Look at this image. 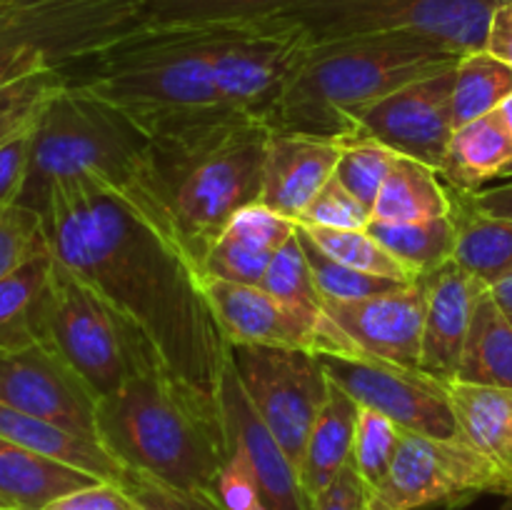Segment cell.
Here are the masks:
<instances>
[{
	"instance_id": "cell-1",
	"label": "cell",
	"mask_w": 512,
	"mask_h": 510,
	"mask_svg": "<svg viewBox=\"0 0 512 510\" xmlns=\"http://www.w3.org/2000/svg\"><path fill=\"white\" fill-rule=\"evenodd\" d=\"M55 260L123 315L180 383L218 400L230 343L190 260L163 215L135 188L95 173L63 178L43 208Z\"/></svg>"
},
{
	"instance_id": "cell-2",
	"label": "cell",
	"mask_w": 512,
	"mask_h": 510,
	"mask_svg": "<svg viewBox=\"0 0 512 510\" xmlns=\"http://www.w3.org/2000/svg\"><path fill=\"white\" fill-rule=\"evenodd\" d=\"M270 128L263 118L233 113L178 133L150 138L135 188L203 270L225 225L260 203Z\"/></svg>"
},
{
	"instance_id": "cell-3",
	"label": "cell",
	"mask_w": 512,
	"mask_h": 510,
	"mask_svg": "<svg viewBox=\"0 0 512 510\" xmlns=\"http://www.w3.org/2000/svg\"><path fill=\"white\" fill-rule=\"evenodd\" d=\"M98 440L133 473L215 505V480L230 455L220 403L163 365L98 400Z\"/></svg>"
},
{
	"instance_id": "cell-4",
	"label": "cell",
	"mask_w": 512,
	"mask_h": 510,
	"mask_svg": "<svg viewBox=\"0 0 512 510\" xmlns=\"http://www.w3.org/2000/svg\"><path fill=\"white\" fill-rule=\"evenodd\" d=\"M460 58L413 35H358L313 43L265 123L278 133L348 143L363 110L403 85L455 68Z\"/></svg>"
},
{
	"instance_id": "cell-5",
	"label": "cell",
	"mask_w": 512,
	"mask_h": 510,
	"mask_svg": "<svg viewBox=\"0 0 512 510\" xmlns=\"http://www.w3.org/2000/svg\"><path fill=\"white\" fill-rule=\"evenodd\" d=\"M73 83L128 115L148 138L238 113L215 88L205 25L138 30L90 60Z\"/></svg>"
},
{
	"instance_id": "cell-6",
	"label": "cell",
	"mask_w": 512,
	"mask_h": 510,
	"mask_svg": "<svg viewBox=\"0 0 512 510\" xmlns=\"http://www.w3.org/2000/svg\"><path fill=\"white\" fill-rule=\"evenodd\" d=\"M148 143V135L128 115L68 78L35 123L28 178L18 203L43 213L50 188L80 173L130 185Z\"/></svg>"
},
{
	"instance_id": "cell-7",
	"label": "cell",
	"mask_w": 512,
	"mask_h": 510,
	"mask_svg": "<svg viewBox=\"0 0 512 510\" xmlns=\"http://www.w3.org/2000/svg\"><path fill=\"white\" fill-rule=\"evenodd\" d=\"M35 338L55 350L98 400L160 365L153 345L60 260L40 298Z\"/></svg>"
},
{
	"instance_id": "cell-8",
	"label": "cell",
	"mask_w": 512,
	"mask_h": 510,
	"mask_svg": "<svg viewBox=\"0 0 512 510\" xmlns=\"http://www.w3.org/2000/svg\"><path fill=\"white\" fill-rule=\"evenodd\" d=\"M503 0H303L283 13L310 43L358 35H413L453 53L485 50L490 20Z\"/></svg>"
},
{
	"instance_id": "cell-9",
	"label": "cell",
	"mask_w": 512,
	"mask_h": 510,
	"mask_svg": "<svg viewBox=\"0 0 512 510\" xmlns=\"http://www.w3.org/2000/svg\"><path fill=\"white\" fill-rule=\"evenodd\" d=\"M205 28L218 93L238 113L265 120L313 45L305 30L283 15Z\"/></svg>"
},
{
	"instance_id": "cell-10",
	"label": "cell",
	"mask_w": 512,
	"mask_h": 510,
	"mask_svg": "<svg viewBox=\"0 0 512 510\" xmlns=\"http://www.w3.org/2000/svg\"><path fill=\"white\" fill-rule=\"evenodd\" d=\"M480 495L512 500V473L465 443L403 433L383 483L373 490L370 510L460 508Z\"/></svg>"
},
{
	"instance_id": "cell-11",
	"label": "cell",
	"mask_w": 512,
	"mask_h": 510,
	"mask_svg": "<svg viewBox=\"0 0 512 510\" xmlns=\"http://www.w3.org/2000/svg\"><path fill=\"white\" fill-rule=\"evenodd\" d=\"M228 355L250 405L298 468L310 428L330 395L320 355L278 345H230Z\"/></svg>"
},
{
	"instance_id": "cell-12",
	"label": "cell",
	"mask_w": 512,
	"mask_h": 510,
	"mask_svg": "<svg viewBox=\"0 0 512 510\" xmlns=\"http://www.w3.org/2000/svg\"><path fill=\"white\" fill-rule=\"evenodd\" d=\"M325 373L360 408L393 420L405 433L428 438H460L448 385L410 365L388 363L370 355H320Z\"/></svg>"
},
{
	"instance_id": "cell-13",
	"label": "cell",
	"mask_w": 512,
	"mask_h": 510,
	"mask_svg": "<svg viewBox=\"0 0 512 510\" xmlns=\"http://www.w3.org/2000/svg\"><path fill=\"white\" fill-rule=\"evenodd\" d=\"M203 290L230 345H278L318 355H363L325 315L315 320L275 300L260 285L230 283L203 273Z\"/></svg>"
},
{
	"instance_id": "cell-14",
	"label": "cell",
	"mask_w": 512,
	"mask_h": 510,
	"mask_svg": "<svg viewBox=\"0 0 512 510\" xmlns=\"http://www.w3.org/2000/svg\"><path fill=\"white\" fill-rule=\"evenodd\" d=\"M453 85L455 68L403 85L358 115L350 140H373L440 170L455 133Z\"/></svg>"
},
{
	"instance_id": "cell-15",
	"label": "cell",
	"mask_w": 512,
	"mask_h": 510,
	"mask_svg": "<svg viewBox=\"0 0 512 510\" xmlns=\"http://www.w3.org/2000/svg\"><path fill=\"white\" fill-rule=\"evenodd\" d=\"M0 405L98 438V395L40 340L0 348Z\"/></svg>"
},
{
	"instance_id": "cell-16",
	"label": "cell",
	"mask_w": 512,
	"mask_h": 510,
	"mask_svg": "<svg viewBox=\"0 0 512 510\" xmlns=\"http://www.w3.org/2000/svg\"><path fill=\"white\" fill-rule=\"evenodd\" d=\"M428 275L405 288L360 300H325V315L370 358L420 368Z\"/></svg>"
},
{
	"instance_id": "cell-17",
	"label": "cell",
	"mask_w": 512,
	"mask_h": 510,
	"mask_svg": "<svg viewBox=\"0 0 512 510\" xmlns=\"http://www.w3.org/2000/svg\"><path fill=\"white\" fill-rule=\"evenodd\" d=\"M218 403L230 443L248 455L268 510H310L300 488L298 468L250 405L230 355L220 375Z\"/></svg>"
},
{
	"instance_id": "cell-18",
	"label": "cell",
	"mask_w": 512,
	"mask_h": 510,
	"mask_svg": "<svg viewBox=\"0 0 512 510\" xmlns=\"http://www.w3.org/2000/svg\"><path fill=\"white\" fill-rule=\"evenodd\" d=\"M488 285L455 260L428 275V308L423 325L420 370L450 385L458 375L473 313Z\"/></svg>"
},
{
	"instance_id": "cell-19",
	"label": "cell",
	"mask_w": 512,
	"mask_h": 510,
	"mask_svg": "<svg viewBox=\"0 0 512 510\" xmlns=\"http://www.w3.org/2000/svg\"><path fill=\"white\" fill-rule=\"evenodd\" d=\"M345 143L270 130L260 205L298 223L318 190L335 175Z\"/></svg>"
},
{
	"instance_id": "cell-20",
	"label": "cell",
	"mask_w": 512,
	"mask_h": 510,
	"mask_svg": "<svg viewBox=\"0 0 512 510\" xmlns=\"http://www.w3.org/2000/svg\"><path fill=\"white\" fill-rule=\"evenodd\" d=\"M298 223L260 203L240 210L205 258L203 273L230 283L260 285L278 250L293 238Z\"/></svg>"
},
{
	"instance_id": "cell-21",
	"label": "cell",
	"mask_w": 512,
	"mask_h": 510,
	"mask_svg": "<svg viewBox=\"0 0 512 510\" xmlns=\"http://www.w3.org/2000/svg\"><path fill=\"white\" fill-rule=\"evenodd\" d=\"M360 405L330 380V395L323 410L315 418L305 440L303 455L298 463V480L303 488L305 503L313 510L320 495L333 485L340 470L353 455L355 433H358Z\"/></svg>"
},
{
	"instance_id": "cell-22",
	"label": "cell",
	"mask_w": 512,
	"mask_h": 510,
	"mask_svg": "<svg viewBox=\"0 0 512 510\" xmlns=\"http://www.w3.org/2000/svg\"><path fill=\"white\" fill-rule=\"evenodd\" d=\"M0 438H8L33 453L78 468L98 480L125 485L130 470L93 435L73 433L35 415L0 405Z\"/></svg>"
},
{
	"instance_id": "cell-23",
	"label": "cell",
	"mask_w": 512,
	"mask_h": 510,
	"mask_svg": "<svg viewBox=\"0 0 512 510\" xmlns=\"http://www.w3.org/2000/svg\"><path fill=\"white\" fill-rule=\"evenodd\" d=\"M512 160V133L500 115H483L455 128L438 175L445 185L463 193H478L490 178H498Z\"/></svg>"
},
{
	"instance_id": "cell-24",
	"label": "cell",
	"mask_w": 512,
	"mask_h": 510,
	"mask_svg": "<svg viewBox=\"0 0 512 510\" xmlns=\"http://www.w3.org/2000/svg\"><path fill=\"white\" fill-rule=\"evenodd\" d=\"M98 483V478L0 438V495L13 508L45 510L53 500Z\"/></svg>"
},
{
	"instance_id": "cell-25",
	"label": "cell",
	"mask_w": 512,
	"mask_h": 510,
	"mask_svg": "<svg viewBox=\"0 0 512 510\" xmlns=\"http://www.w3.org/2000/svg\"><path fill=\"white\" fill-rule=\"evenodd\" d=\"M450 188V185H448ZM458 245L453 260L488 288L512 275V218L488 215L470 203V195L450 188Z\"/></svg>"
},
{
	"instance_id": "cell-26",
	"label": "cell",
	"mask_w": 512,
	"mask_h": 510,
	"mask_svg": "<svg viewBox=\"0 0 512 510\" xmlns=\"http://www.w3.org/2000/svg\"><path fill=\"white\" fill-rule=\"evenodd\" d=\"M448 395L460 438L512 473V388L455 380Z\"/></svg>"
},
{
	"instance_id": "cell-27",
	"label": "cell",
	"mask_w": 512,
	"mask_h": 510,
	"mask_svg": "<svg viewBox=\"0 0 512 510\" xmlns=\"http://www.w3.org/2000/svg\"><path fill=\"white\" fill-rule=\"evenodd\" d=\"M455 380L490 388H512V320L495 303L490 290L480 298L473 313Z\"/></svg>"
},
{
	"instance_id": "cell-28",
	"label": "cell",
	"mask_w": 512,
	"mask_h": 510,
	"mask_svg": "<svg viewBox=\"0 0 512 510\" xmlns=\"http://www.w3.org/2000/svg\"><path fill=\"white\" fill-rule=\"evenodd\" d=\"M453 213V195L438 170L398 155L373 208V220L415 223Z\"/></svg>"
},
{
	"instance_id": "cell-29",
	"label": "cell",
	"mask_w": 512,
	"mask_h": 510,
	"mask_svg": "<svg viewBox=\"0 0 512 510\" xmlns=\"http://www.w3.org/2000/svg\"><path fill=\"white\" fill-rule=\"evenodd\" d=\"M368 233L408 270L413 278L435 273L450 263L458 245L453 215L415 220V223H383L370 220Z\"/></svg>"
},
{
	"instance_id": "cell-30",
	"label": "cell",
	"mask_w": 512,
	"mask_h": 510,
	"mask_svg": "<svg viewBox=\"0 0 512 510\" xmlns=\"http://www.w3.org/2000/svg\"><path fill=\"white\" fill-rule=\"evenodd\" d=\"M53 253L35 255L18 270L0 278V348L33 343L35 315L53 273Z\"/></svg>"
},
{
	"instance_id": "cell-31",
	"label": "cell",
	"mask_w": 512,
	"mask_h": 510,
	"mask_svg": "<svg viewBox=\"0 0 512 510\" xmlns=\"http://www.w3.org/2000/svg\"><path fill=\"white\" fill-rule=\"evenodd\" d=\"M512 95V68L488 50L465 53L455 65L453 120L455 128L495 113Z\"/></svg>"
},
{
	"instance_id": "cell-32",
	"label": "cell",
	"mask_w": 512,
	"mask_h": 510,
	"mask_svg": "<svg viewBox=\"0 0 512 510\" xmlns=\"http://www.w3.org/2000/svg\"><path fill=\"white\" fill-rule=\"evenodd\" d=\"M303 0H143L145 28L235 23L288 13Z\"/></svg>"
},
{
	"instance_id": "cell-33",
	"label": "cell",
	"mask_w": 512,
	"mask_h": 510,
	"mask_svg": "<svg viewBox=\"0 0 512 510\" xmlns=\"http://www.w3.org/2000/svg\"><path fill=\"white\" fill-rule=\"evenodd\" d=\"M260 288L268 290L275 300L308 315V318H325V300L315 285L313 273H310L298 233H293V238L278 250V255L260 280Z\"/></svg>"
},
{
	"instance_id": "cell-34",
	"label": "cell",
	"mask_w": 512,
	"mask_h": 510,
	"mask_svg": "<svg viewBox=\"0 0 512 510\" xmlns=\"http://www.w3.org/2000/svg\"><path fill=\"white\" fill-rule=\"evenodd\" d=\"M298 233L300 245L305 250V258H308L310 273H313L315 285H318L323 300H360L370 298V295L390 293V290L405 288V280H393V278H380V275L363 273V270H355L350 265L340 263L333 255L325 253L318 243H313L308 233L303 228H295Z\"/></svg>"
},
{
	"instance_id": "cell-35",
	"label": "cell",
	"mask_w": 512,
	"mask_h": 510,
	"mask_svg": "<svg viewBox=\"0 0 512 510\" xmlns=\"http://www.w3.org/2000/svg\"><path fill=\"white\" fill-rule=\"evenodd\" d=\"M300 225V223H298ZM305 233L318 243L320 248L328 255H333L340 263L350 265L363 273L380 275V278H393V280H415L373 235L365 230H338V228H315V225H300Z\"/></svg>"
},
{
	"instance_id": "cell-36",
	"label": "cell",
	"mask_w": 512,
	"mask_h": 510,
	"mask_svg": "<svg viewBox=\"0 0 512 510\" xmlns=\"http://www.w3.org/2000/svg\"><path fill=\"white\" fill-rule=\"evenodd\" d=\"M68 83L63 70H40L0 88V148L38 123L45 103Z\"/></svg>"
},
{
	"instance_id": "cell-37",
	"label": "cell",
	"mask_w": 512,
	"mask_h": 510,
	"mask_svg": "<svg viewBox=\"0 0 512 510\" xmlns=\"http://www.w3.org/2000/svg\"><path fill=\"white\" fill-rule=\"evenodd\" d=\"M398 153L373 140H348L335 168V178L373 213L375 200L383 190Z\"/></svg>"
},
{
	"instance_id": "cell-38",
	"label": "cell",
	"mask_w": 512,
	"mask_h": 510,
	"mask_svg": "<svg viewBox=\"0 0 512 510\" xmlns=\"http://www.w3.org/2000/svg\"><path fill=\"white\" fill-rule=\"evenodd\" d=\"M403 433L405 430H400L398 425L390 418H385V415L368 408L360 410L358 433H355L350 463L355 465L360 478H363L373 490L378 488L385 480V475H388L390 465H393L395 460V453H398L400 448V440H403Z\"/></svg>"
},
{
	"instance_id": "cell-39",
	"label": "cell",
	"mask_w": 512,
	"mask_h": 510,
	"mask_svg": "<svg viewBox=\"0 0 512 510\" xmlns=\"http://www.w3.org/2000/svg\"><path fill=\"white\" fill-rule=\"evenodd\" d=\"M43 215L23 203L0 205V278L48 253Z\"/></svg>"
},
{
	"instance_id": "cell-40",
	"label": "cell",
	"mask_w": 512,
	"mask_h": 510,
	"mask_svg": "<svg viewBox=\"0 0 512 510\" xmlns=\"http://www.w3.org/2000/svg\"><path fill=\"white\" fill-rule=\"evenodd\" d=\"M373 220V213L348 193L338 178H330L318 190L303 215L298 218L300 225H315V228H338V230H365Z\"/></svg>"
},
{
	"instance_id": "cell-41",
	"label": "cell",
	"mask_w": 512,
	"mask_h": 510,
	"mask_svg": "<svg viewBox=\"0 0 512 510\" xmlns=\"http://www.w3.org/2000/svg\"><path fill=\"white\" fill-rule=\"evenodd\" d=\"M218 510H268L248 455L230 443V455L215 480Z\"/></svg>"
},
{
	"instance_id": "cell-42",
	"label": "cell",
	"mask_w": 512,
	"mask_h": 510,
	"mask_svg": "<svg viewBox=\"0 0 512 510\" xmlns=\"http://www.w3.org/2000/svg\"><path fill=\"white\" fill-rule=\"evenodd\" d=\"M33 128L15 135L10 143L0 148V205L18 203L25 188L30 168V150H33Z\"/></svg>"
},
{
	"instance_id": "cell-43",
	"label": "cell",
	"mask_w": 512,
	"mask_h": 510,
	"mask_svg": "<svg viewBox=\"0 0 512 510\" xmlns=\"http://www.w3.org/2000/svg\"><path fill=\"white\" fill-rule=\"evenodd\" d=\"M45 510H140L133 495L118 483L98 480L93 485L73 490L63 498L53 500Z\"/></svg>"
},
{
	"instance_id": "cell-44",
	"label": "cell",
	"mask_w": 512,
	"mask_h": 510,
	"mask_svg": "<svg viewBox=\"0 0 512 510\" xmlns=\"http://www.w3.org/2000/svg\"><path fill=\"white\" fill-rule=\"evenodd\" d=\"M123 488L133 495L140 510H218L215 505L205 503V500L190 498V495L178 493V490L165 488V485L133 473V470H130Z\"/></svg>"
},
{
	"instance_id": "cell-45",
	"label": "cell",
	"mask_w": 512,
	"mask_h": 510,
	"mask_svg": "<svg viewBox=\"0 0 512 510\" xmlns=\"http://www.w3.org/2000/svg\"><path fill=\"white\" fill-rule=\"evenodd\" d=\"M370 503H373V488L360 478L355 465L348 460V465L340 470L333 485L320 495L313 510H370Z\"/></svg>"
},
{
	"instance_id": "cell-46",
	"label": "cell",
	"mask_w": 512,
	"mask_h": 510,
	"mask_svg": "<svg viewBox=\"0 0 512 510\" xmlns=\"http://www.w3.org/2000/svg\"><path fill=\"white\" fill-rule=\"evenodd\" d=\"M485 50L512 68V0H503L490 20Z\"/></svg>"
},
{
	"instance_id": "cell-47",
	"label": "cell",
	"mask_w": 512,
	"mask_h": 510,
	"mask_svg": "<svg viewBox=\"0 0 512 510\" xmlns=\"http://www.w3.org/2000/svg\"><path fill=\"white\" fill-rule=\"evenodd\" d=\"M470 203L478 210L488 215H498V218H512V180L495 188L478 190V193H468Z\"/></svg>"
},
{
	"instance_id": "cell-48",
	"label": "cell",
	"mask_w": 512,
	"mask_h": 510,
	"mask_svg": "<svg viewBox=\"0 0 512 510\" xmlns=\"http://www.w3.org/2000/svg\"><path fill=\"white\" fill-rule=\"evenodd\" d=\"M490 293H493L495 303L503 308V313L512 320V275L510 278L500 280L498 285H493V288H490Z\"/></svg>"
},
{
	"instance_id": "cell-49",
	"label": "cell",
	"mask_w": 512,
	"mask_h": 510,
	"mask_svg": "<svg viewBox=\"0 0 512 510\" xmlns=\"http://www.w3.org/2000/svg\"><path fill=\"white\" fill-rule=\"evenodd\" d=\"M500 115H503L505 123H508V128H510V133H512V95L505 100L503 105H500Z\"/></svg>"
},
{
	"instance_id": "cell-50",
	"label": "cell",
	"mask_w": 512,
	"mask_h": 510,
	"mask_svg": "<svg viewBox=\"0 0 512 510\" xmlns=\"http://www.w3.org/2000/svg\"><path fill=\"white\" fill-rule=\"evenodd\" d=\"M500 178H508V180H512V160L508 163V168H505L503 173H500Z\"/></svg>"
},
{
	"instance_id": "cell-51",
	"label": "cell",
	"mask_w": 512,
	"mask_h": 510,
	"mask_svg": "<svg viewBox=\"0 0 512 510\" xmlns=\"http://www.w3.org/2000/svg\"><path fill=\"white\" fill-rule=\"evenodd\" d=\"M0 505H5V508H13V505H10V503H8V500H5V498H3V495H0Z\"/></svg>"
},
{
	"instance_id": "cell-52",
	"label": "cell",
	"mask_w": 512,
	"mask_h": 510,
	"mask_svg": "<svg viewBox=\"0 0 512 510\" xmlns=\"http://www.w3.org/2000/svg\"><path fill=\"white\" fill-rule=\"evenodd\" d=\"M0 510H20V508H5V505H0Z\"/></svg>"
}]
</instances>
